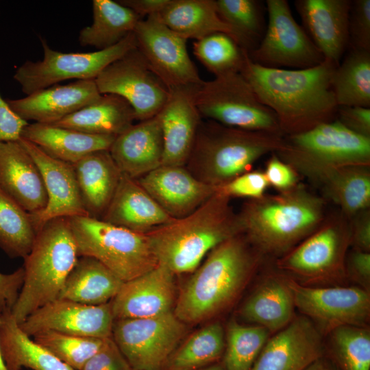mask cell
<instances>
[{
    "label": "cell",
    "instance_id": "1",
    "mask_svg": "<svg viewBox=\"0 0 370 370\" xmlns=\"http://www.w3.org/2000/svg\"><path fill=\"white\" fill-rule=\"evenodd\" d=\"M337 66L325 59L306 69L270 68L253 62L247 53L241 73L274 112L282 134L288 136L335 120L338 106L331 80Z\"/></svg>",
    "mask_w": 370,
    "mask_h": 370
},
{
    "label": "cell",
    "instance_id": "2",
    "mask_svg": "<svg viewBox=\"0 0 370 370\" xmlns=\"http://www.w3.org/2000/svg\"><path fill=\"white\" fill-rule=\"evenodd\" d=\"M264 256L239 234L221 243L194 271L175 303V317L198 323L217 315L238 297Z\"/></svg>",
    "mask_w": 370,
    "mask_h": 370
},
{
    "label": "cell",
    "instance_id": "3",
    "mask_svg": "<svg viewBox=\"0 0 370 370\" xmlns=\"http://www.w3.org/2000/svg\"><path fill=\"white\" fill-rule=\"evenodd\" d=\"M238 215L248 241L264 256L277 259L320 226L327 215L326 200L300 182L286 191L247 199Z\"/></svg>",
    "mask_w": 370,
    "mask_h": 370
},
{
    "label": "cell",
    "instance_id": "4",
    "mask_svg": "<svg viewBox=\"0 0 370 370\" xmlns=\"http://www.w3.org/2000/svg\"><path fill=\"white\" fill-rule=\"evenodd\" d=\"M241 233L230 199L216 191L194 212L145 235L158 264L176 274L194 271L211 250Z\"/></svg>",
    "mask_w": 370,
    "mask_h": 370
},
{
    "label": "cell",
    "instance_id": "5",
    "mask_svg": "<svg viewBox=\"0 0 370 370\" xmlns=\"http://www.w3.org/2000/svg\"><path fill=\"white\" fill-rule=\"evenodd\" d=\"M284 136L201 121L186 165L200 181L215 187L249 171L262 156L275 153Z\"/></svg>",
    "mask_w": 370,
    "mask_h": 370
},
{
    "label": "cell",
    "instance_id": "6",
    "mask_svg": "<svg viewBox=\"0 0 370 370\" xmlns=\"http://www.w3.org/2000/svg\"><path fill=\"white\" fill-rule=\"evenodd\" d=\"M77 258L69 218L52 219L38 230L29 253L23 258V283L11 309L18 324L58 299Z\"/></svg>",
    "mask_w": 370,
    "mask_h": 370
},
{
    "label": "cell",
    "instance_id": "7",
    "mask_svg": "<svg viewBox=\"0 0 370 370\" xmlns=\"http://www.w3.org/2000/svg\"><path fill=\"white\" fill-rule=\"evenodd\" d=\"M275 153L316 184L335 169L370 166V138L350 131L335 119L302 133L284 136L282 145Z\"/></svg>",
    "mask_w": 370,
    "mask_h": 370
},
{
    "label": "cell",
    "instance_id": "8",
    "mask_svg": "<svg viewBox=\"0 0 370 370\" xmlns=\"http://www.w3.org/2000/svg\"><path fill=\"white\" fill-rule=\"evenodd\" d=\"M350 247L349 219L339 210L327 214L320 226L274 266L297 283L336 286L345 283V262Z\"/></svg>",
    "mask_w": 370,
    "mask_h": 370
},
{
    "label": "cell",
    "instance_id": "9",
    "mask_svg": "<svg viewBox=\"0 0 370 370\" xmlns=\"http://www.w3.org/2000/svg\"><path fill=\"white\" fill-rule=\"evenodd\" d=\"M69 221L78 257L96 259L123 282L158 265L145 234L91 217H73Z\"/></svg>",
    "mask_w": 370,
    "mask_h": 370
},
{
    "label": "cell",
    "instance_id": "10",
    "mask_svg": "<svg viewBox=\"0 0 370 370\" xmlns=\"http://www.w3.org/2000/svg\"><path fill=\"white\" fill-rule=\"evenodd\" d=\"M202 118L249 131L282 135L274 112L259 99L241 73H230L204 81L194 90Z\"/></svg>",
    "mask_w": 370,
    "mask_h": 370
},
{
    "label": "cell",
    "instance_id": "11",
    "mask_svg": "<svg viewBox=\"0 0 370 370\" xmlns=\"http://www.w3.org/2000/svg\"><path fill=\"white\" fill-rule=\"evenodd\" d=\"M40 40L42 60L25 61L13 75L26 95L66 79H95L106 66L136 48L133 32L111 47L92 52L64 53L51 49L45 39Z\"/></svg>",
    "mask_w": 370,
    "mask_h": 370
},
{
    "label": "cell",
    "instance_id": "12",
    "mask_svg": "<svg viewBox=\"0 0 370 370\" xmlns=\"http://www.w3.org/2000/svg\"><path fill=\"white\" fill-rule=\"evenodd\" d=\"M186 332L173 312L144 319L114 320L112 338L133 370H164Z\"/></svg>",
    "mask_w": 370,
    "mask_h": 370
},
{
    "label": "cell",
    "instance_id": "13",
    "mask_svg": "<svg viewBox=\"0 0 370 370\" xmlns=\"http://www.w3.org/2000/svg\"><path fill=\"white\" fill-rule=\"evenodd\" d=\"M268 23L250 59L266 67L306 69L325 60L305 29L295 20L286 0H267Z\"/></svg>",
    "mask_w": 370,
    "mask_h": 370
},
{
    "label": "cell",
    "instance_id": "14",
    "mask_svg": "<svg viewBox=\"0 0 370 370\" xmlns=\"http://www.w3.org/2000/svg\"><path fill=\"white\" fill-rule=\"evenodd\" d=\"M286 278L295 307L323 336L341 326L368 327L369 291L360 286H309Z\"/></svg>",
    "mask_w": 370,
    "mask_h": 370
},
{
    "label": "cell",
    "instance_id": "15",
    "mask_svg": "<svg viewBox=\"0 0 370 370\" xmlns=\"http://www.w3.org/2000/svg\"><path fill=\"white\" fill-rule=\"evenodd\" d=\"M133 33L148 66L169 90L203 83L188 54L187 40L169 28L159 14L140 20Z\"/></svg>",
    "mask_w": 370,
    "mask_h": 370
},
{
    "label": "cell",
    "instance_id": "16",
    "mask_svg": "<svg viewBox=\"0 0 370 370\" xmlns=\"http://www.w3.org/2000/svg\"><path fill=\"white\" fill-rule=\"evenodd\" d=\"M94 80L101 95L113 94L125 99L139 121L156 116L170 92L137 48L109 64Z\"/></svg>",
    "mask_w": 370,
    "mask_h": 370
},
{
    "label": "cell",
    "instance_id": "17",
    "mask_svg": "<svg viewBox=\"0 0 370 370\" xmlns=\"http://www.w3.org/2000/svg\"><path fill=\"white\" fill-rule=\"evenodd\" d=\"M114 318L110 302L91 306L57 299L30 314L21 329L29 336L47 331L99 338L112 337Z\"/></svg>",
    "mask_w": 370,
    "mask_h": 370
},
{
    "label": "cell",
    "instance_id": "18",
    "mask_svg": "<svg viewBox=\"0 0 370 370\" xmlns=\"http://www.w3.org/2000/svg\"><path fill=\"white\" fill-rule=\"evenodd\" d=\"M323 356L322 334L301 315L267 340L250 370H304Z\"/></svg>",
    "mask_w": 370,
    "mask_h": 370
},
{
    "label": "cell",
    "instance_id": "19",
    "mask_svg": "<svg viewBox=\"0 0 370 370\" xmlns=\"http://www.w3.org/2000/svg\"><path fill=\"white\" fill-rule=\"evenodd\" d=\"M18 141L38 166L47 192L45 208L30 214L36 232L52 219L89 217L82 201L73 164L49 156L28 140Z\"/></svg>",
    "mask_w": 370,
    "mask_h": 370
},
{
    "label": "cell",
    "instance_id": "20",
    "mask_svg": "<svg viewBox=\"0 0 370 370\" xmlns=\"http://www.w3.org/2000/svg\"><path fill=\"white\" fill-rule=\"evenodd\" d=\"M174 275L158 264L123 282L110 301L114 320L150 318L172 312L175 295Z\"/></svg>",
    "mask_w": 370,
    "mask_h": 370
},
{
    "label": "cell",
    "instance_id": "21",
    "mask_svg": "<svg viewBox=\"0 0 370 370\" xmlns=\"http://www.w3.org/2000/svg\"><path fill=\"white\" fill-rule=\"evenodd\" d=\"M185 166L161 165L138 178L143 188L171 217L194 212L216 193V187L197 179Z\"/></svg>",
    "mask_w": 370,
    "mask_h": 370
},
{
    "label": "cell",
    "instance_id": "22",
    "mask_svg": "<svg viewBox=\"0 0 370 370\" xmlns=\"http://www.w3.org/2000/svg\"><path fill=\"white\" fill-rule=\"evenodd\" d=\"M101 95L94 79H82L56 84L23 98L6 101L13 112L27 122L53 124Z\"/></svg>",
    "mask_w": 370,
    "mask_h": 370
},
{
    "label": "cell",
    "instance_id": "23",
    "mask_svg": "<svg viewBox=\"0 0 370 370\" xmlns=\"http://www.w3.org/2000/svg\"><path fill=\"white\" fill-rule=\"evenodd\" d=\"M195 88L170 90L158 113L164 140L162 165L185 166L189 159L202 121L194 99Z\"/></svg>",
    "mask_w": 370,
    "mask_h": 370
},
{
    "label": "cell",
    "instance_id": "24",
    "mask_svg": "<svg viewBox=\"0 0 370 370\" xmlns=\"http://www.w3.org/2000/svg\"><path fill=\"white\" fill-rule=\"evenodd\" d=\"M352 1L297 0L294 4L305 31L325 59L338 65L348 49Z\"/></svg>",
    "mask_w": 370,
    "mask_h": 370
},
{
    "label": "cell",
    "instance_id": "25",
    "mask_svg": "<svg viewBox=\"0 0 370 370\" xmlns=\"http://www.w3.org/2000/svg\"><path fill=\"white\" fill-rule=\"evenodd\" d=\"M0 189L30 214L47 205L39 169L18 141L0 142Z\"/></svg>",
    "mask_w": 370,
    "mask_h": 370
},
{
    "label": "cell",
    "instance_id": "26",
    "mask_svg": "<svg viewBox=\"0 0 370 370\" xmlns=\"http://www.w3.org/2000/svg\"><path fill=\"white\" fill-rule=\"evenodd\" d=\"M109 151L122 173L138 179L162 165L164 140L159 114L132 124Z\"/></svg>",
    "mask_w": 370,
    "mask_h": 370
},
{
    "label": "cell",
    "instance_id": "27",
    "mask_svg": "<svg viewBox=\"0 0 370 370\" xmlns=\"http://www.w3.org/2000/svg\"><path fill=\"white\" fill-rule=\"evenodd\" d=\"M101 220L133 232L145 234L169 223V215L139 184L122 173L119 186Z\"/></svg>",
    "mask_w": 370,
    "mask_h": 370
},
{
    "label": "cell",
    "instance_id": "28",
    "mask_svg": "<svg viewBox=\"0 0 370 370\" xmlns=\"http://www.w3.org/2000/svg\"><path fill=\"white\" fill-rule=\"evenodd\" d=\"M276 270L263 278L239 310L244 319L269 332L286 326L293 319L295 307L286 276Z\"/></svg>",
    "mask_w": 370,
    "mask_h": 370
},
{
    "label": "cell",
    "instance_id": "29",
    "mask_svg": "<svg viewBox=\"0 0 370 370\" xmlns=\"http://www.w3.org/2000/svg\"><path fill=\"white\" fill-rule=\"evenodd\" d=\"M83 206L101 219L119 186L122 173L109 150L88 153L73 164Z\"/></svg>",
    "mask_w": 370,
    "mask_h": 370
},
{
    "label": "cell",
    "instance_id": "30",
    "mask_svg": "<svg viewBox=\"0 0 370 370\" xmlns=\"http://www.w3.org/2000/svg\"><path fill=\"white\" fill-rule=\"evenodd\" d=\"M115 136L95 135L39 123H28L21 138L28 140L49 156L73 164L90 153L109 150Z\"/></svg>",
    "mask_w": 370,
    "mask_h": 370
},
{
    "label": "cell",
    "instance_id": "31",
    "mask_svg": "<svg viewBox=\"0 0 370 370\" xmlns=\"http://www.w3.org/2000/svg\"><path fill=\"white\" fill-rule=\"evenodd\" d=\"M134 121V111L125 99L105 94L53 125L90 134L117 136Z\"/></svg>",
    "mask_w": 370,
    "mask_h": 370
},
{
    "label": "cell",
    "instance_id": "32",
    "mask_svg": "<svg viewBox=\"0 0 370 370\" xmlns=\"http://www.w3.org/2000/svg\"><path fill=\"white\" fill-rule=\"evenodd\" d=\"M124 282L96 259L78 257L69 274L58 299L86 305L110 302Z\"/></svg>",
    "mask_w": 370,
    "mask_h": 370
},
{
    "label": "cell",
    "instance_id": "33",
    "mask_svg": "<svg viewBox=\"0 0 370 370\" xmlns=\"http://www.w3.org/2000/svg\"><path fill=\"white\" fill-rule=\"evenodd\" d=\"M0 350L8 370H75L31 339L10 309L0 315Z\"/></svg>",
    "mask_w": 370,
    "mask_h": 370
},
{
    "label": "cell",
    "instance_id": "34",
    "mask_svg": "<svg viewBox=\"0 0 370 370\" xmlns=\"http://www.w3.org/2000/svg\"><path fill=\"white\" fill-rule=\"evenodd\" d=\"M159 15L169 28L186 40H197L222 32L236 42L233 30L218 14L216 0H170Z\"/></svg>",
    "mask_w": 370,
    "mask_h": 370
},
{
    "label": "cell",
    "instance_id": "35",
    "mask_svg": "<svg viewBox=\"0 0 370 370\" xmlns=\"http://www.w3.org/2000/svg\"><path fill=\"white\" fill-rule=\"evenodd\" d=\"M348 219L370 208V166L349 165L332 170L316 184Z\"/></svg>",
    "mask_w": 370,
    "mask_h": 370
},
{
    "label": "cell",
    "instance_id": "36",
    "mask_svg": "<svg viewBox=\"0 0 370 370\" xmlns=\"http://www.w3.org/2000/svg\"><path fill=\"white\" fill-rule=\"evenodd\" d=\"M90 25L82 28L78 42L98 50L111 47L132 33L142 18L130 8L112 0L92 1Z\"/></svg>",
    "mask_w": 370,
    "mask_h": 370
},
{
    "label": "cell",
    "instance_id": "37",
    "mask_svg": "<svg viewBox=\"0 0 370 370\" xmlns=\"http://www.w3.org/2000/svg\"><path fill=\"white\" fill-rule=\"evenodd\" d=\"M331 84L338 106L370 108V51L347 49Z\"/></svg>",
    "mask_w": 370,
    "mask_h": 370
},
{
    "label": "cell",
    "instance_id": "38",
    "mask_svg": "<svg viewBox=\"0 0 370 370\" xmlns=\"http://www.w3.org/2000/svg\"><path fill=\"white\" fill-rule=\"evenodd\" d=\"M225 346L222 325L218 321L208 324L175 349L164 370H199L218 361Z\"/></svg>",
    "mask_w": 370,
    "mask_h": 370
},
{
    "label": "cell",
    "instance_id": "39",
    "mask_svg": "<svg viewBox=\"0 0 370 370\" xmlns=\"http://www.w3.org/2000/svg\"><path fill=\"white\" fill-rule=\"evenodd\" d=\"M327 336L325 356L339 370H370V330L368 327L341 326Z\"/></svg>",
    "mask_w": 370,
    "mask_h": 370
},
{
    "label": "cell",
    "instance_id": "40",
    "mask_svg": "<svg viewBox=\"0 0 370 370\" xmlns=\"http://www.w3.org/2000/svg\"><path fill=\"white\" fill-rule=\"evenodd\" d=\"M36 235L30 213L0 189V248L10 258H24Z\"/></svg>",
    "mask_w": 370,
    "mask_h": 370
},
{
    "label": "cell",
    "instance_id": "41",
    "mask_svg": "<svg viewBox=\"0 0 370 370\" xmlns=\"http://www.w3.org/2000/svg\"><path fill=\"white\" fill-rule=\"evenodd\" d=\"M221 18L233 30L238 44L248 53L260 42L264 31L262 3L256 0H216Z\"/></svg>",
    "mask_w": 370,
    "mask_h": 370
},
{
    "label": "cell",
    "instance_id": "42",
    "mask_svg": "<svg viewBox=\"0 0 370 370\" xmlns=\"http://www.w3.org/2000/svg\"><path fill=\"white\" fill-rule=\"evenodd\" d=\"M193 54L214 77L241 73L248 53L230 35L217 32L195 40Z\"/></svg>",
    "mask_w": 370,
    "mask_h": 370
},
{
    "label": "cell",
    "instance_id": "43",
    "mask_svg": "<svg viewBox=\"0 0 370 370\" xmlns=\"http://www.w3.org/2000/svg\"><path fill=\"white\" fill-rule=\"evenodd\" d=\"M269 333L259 325H244L235 321L230 322L223 355L225 370H250Z\"/></svg>",
    "mask_w": 370,
    "mask_h": 370
},
{
    "label": "cell",
    "instance_id": "44",
    "mask_svg": "<svg viewBox=\"0 0 370 370\" xmlns=\"http://www.w3.org/2000/svg\"><path fill=\"white\" fill-rule=\"evenodd\" d=\"M33 340L75 370L86 362L103 346L106 338L69 335L47 331L34 335Z\"/></svg>",
    "mask_w": 370,
    "mask_h": 370
},
{
    "label": "cell",
    "instance_id": "45",
    "mask_svg": "<svg viewBox=\"0 0 370 370\" xmlns=\"http://www.w3.org/2000/svg\"><path fill=\"white\" fill-rule=\"evenodd\" d=\"M269 186L264 171L245 172L227 183L216 187V191L229 197L258 199L266 194Z\"/></svg>",
    "mask_w": 370,
    "mask_h": 370
},
{
    "label": "cell",
    "instance_id": "46",
    "mask_svg": "<svg viewBox=\"0 0 370 370\" xmlns=\"http://www.w3.org/2000/svg\"><path fill=\"white\" fill-rule=\"evenodd\" d=\"M348 49L370 51V0L352 1Z\"/></svg>",
    "mask_w": 370,
    "mask_h": 370
},
{
    "label": "cell",
    "instance_id": "47",
    "mask_svg": "<svg viewBox=\"0 0 370 370\" xmlns=\"http://www.w3.org/2000/svg\"><path fill=\"white\" fill-rule=\"evenodd\" d=\"M264 173L269 185L278 192L290 190L300 183L299 175L296 171L275 153H271Z\"/></svg>",
    "mask_w": 370,
    "mask_h": 370
},
{
    "label": "cell",
    "instance_id": "48",
    "mask_svg": "<svg viewBox=\"0 0 370 370\" xmlns=\"http://www.w3.org/2000/svg\"><path fill=\"white\" fill-rule=\"evenodd\" d=\"M131 368L111 338L105 339L101 349L93 355L81 370H130Z\"/></svg>",
    "mask_w": 370,
    "mask_h": 370
},
{
    "label": "cell",
    "instance_id": "49",
    "mask_svg": "<svg viewBox=\"0 0 370 370\" xmlns=\"http://www.w3.org/2000/svg\"><path fill=\"white\" fill-rule=\"evenodd\" d=\"M345 269L347 280L370 291V252L354 248L349 249L345 258Z\"/></svg>",
    "mask_w": 370,
    "mask_h": 370
},
{
    "label": "cell",
    "instance_id": "50",
    "mask_svg": "<svg viewBox=\"0 0 370 370\" xmlns=\"http://www.w3.org/2000/svg\"><path fill=\"white\" fill-rule=\"evenodd\" d=\"M335 119L350 131L370 138V108L338 106Z\"/></svg>",
    "mask_w": 370,
    "mask_h": 370
},
{
    "label": "cell",
    "instance_id": "51",
    "mask_svg": "<svg viewBox=\"0 0 370 370\" xmlns=\"http://www.w3.org/2000/svg\"><path fill=\"white\" fill-rule=\"evenodd\" d=\"M350 247L370 252V208L358 212L349 219Z\"/></svg>",
    "mask_w": 370,
    "mask_h": 370
},
{
    "label": "cell",
    "instance_id": "52",
    "mask_svg": "<svg viewBox=\"0 0 370 370\" xmlns=\"http://www.w3.org/2000/svg\"><path fill=\"white\" fill-rule=\"evenodd\" d=\"M28 123L13 112L0 94V142L18 141Z\"/></svg>",
    "mask_w": 370,
    "mask_h": 370
},
{
    "label": "cell",
    "instance_id": "53",
    "mask_svg": "<svg viewBox=\"0 0 370 370\" xmlns=\"http://www.w3.org/2000/svg\"><path fill=\"white\" fill-rule=\"evenodd\" d=\"M24 279L23 267L11 273H0V314L12 309L15 304Z\"/></svg>",
    "mask_w": 370,
    "mask_h": 370
},
{
    "label": "cell",
    "instance_id": "54",
    "mask_svg": "<svg viewBox=\"0 0 370 370\" xmlns=\"http://www.w3.org/2000/svg\"><path fill=\"white\" fill-rule=\"evenodd\" d=\"M121 5L130 8L142 19L143 17L160 14L170 0H119Z\"/></svg>",
    "mask_w": 370,
    "mask_h": 370
},
{
    "label": "cell",
    "instance_id": "55",
    "mask_svg": "<svg viewBox=\"0 0 370 370\" xmlns=\"http://www.w3.org/2000/svg\"><path fill=\"white\" fill-rule=\"evenodd\" d=\"M304 370H339L334 363L323 356L308 366Z\"/></svg>",
    "mask_w": 370,
    "mask_h": 370
},
{
    "label": "cell",
    "instance_id": "56",
    "mask_svg": "<svg viewBox=\"0 0 370 370\" xmlns=\"http://www.w3.org/2000/svg\"><path fill=\"white\" fill-rule=\"evenodd\" d=\"M199 370H225L222 364L214 363Z\"/></svg>",
    "mask_w": 370,
    "mask_h": 370
},
{
    "label": "cell",
    "instance_id": "57",
    "mask_svg": "<svg viewBox=\"0 0 370 370\" xmlns=\"http://www.w3.org/2000/svg\"><path fill=\"white\" fill-rule=\"evenodd\" d=\"M0 370H8L4 363L3 359L2 358L1 350H0Z\"/></svg>",
    "mask_w": 370,
    "mask_h": 370
},
{
    "label": "cell",
    "instance_id": "58",
    "mask_svg": "<svg viewBox=\"0 0 370 370\" xmlns=\"http://www.w3.org/2000/svg\"><path fill=\"white\" fill-rule=\"evenodd\" d=\"M130 370H133V369H131Z\"/></svg>",
    "mask_w": 370,
    "mask_h": 370
}]
</instances>
